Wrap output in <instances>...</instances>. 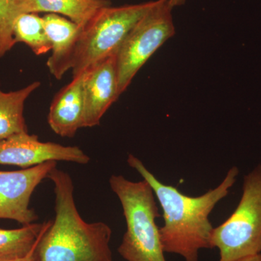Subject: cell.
Here are the masks:
<instances>
[{"mask_svg": "<svg viewBox=\"0 0 261 261\" xmlns=\"http://www.w3.org/2000/svg\"><path fill=\"white\" fill-rule=\"evenodd\" d=\"M211 245L219 249V261L261 253V163L244 176L241 200L233 214L214 228Z\"/></svg>", "mask_w": 261, "mask_h": 261, "instance_id": "5b68a950", "label": "cell"}, {"mask_svg": "<svg viewBox=\"0 0 261 261\" xmlns=\"http://www.w3.org/2000/svg\"><path fill=\"white\" fill-rule=\"evenodd\" d=\"M45 222L23 225L15 229L0 227V261L22 258L29 255L37 244Z\"/></svg>", "mask_w": 261, "mask_h": 261, "instance_id": "5bb4252c", "label": "cell"}, {"mask_svg": "<svg viewBox=\"0 0 261 261\" xmlns=\"http://www.w3.org/2000/svg\"><path fill=\"white\" fill-rule=\"evenodd\" d=\"M42 18L51 43V55L47 66L51 74L61 80L73 67L75 47L82 27L55 13H48Z\"/></svg>", "mask_w": 261, "mask_h": 261, "instance_id": "8fae6325", "label": "cell"}, {"mask_svg": "<svg viewBox=\"0 0 261 261\" xmlns=\"http://www.w3.org/2000/svg\"><path fill=\"white\" fill-rule=\"evenodd\" d=\"M13 38L15 44L24 43L37 56L51 51V43L44 28L43 18L38 13L19 15L13 25Z\"/></svg>", "mask_w": 261, "mask_h": 261, "instance_id": "9a60e30c", "label": "cell"}, {"mask_svg": "<svg viewBox=\"0 0 261 261\" xmlns=\"http://www.w3.org/2000/svg\"><path fill=\"white\" fill-rule=\"evenodd\" d=\"M40 86V82H34L14 92H4L0 89V140L29 132L23 116L24 106Z\"/></svg>", "mask_w": 261, "mask_h": 261, "instance_id": "4fadbf2b", "label": "cell"}, {"mask_svg": "<svg viewBox=\"0 0 261 261\" xmlns=\"http://www.w3.org/2000/svg\"><path fill=\"white\" fill-rule=\"evenodd\" d=\"M48 178L54 184L56 216L46 223L34 261H113L112 230L105 223H87L82 219L70 175L56 167Z\"/></svg>", "mask_w": 261, "mask_h": 261, "instance_id": "7a4b0ae2", "label": "cell"}, {"mask_svg": "<svg viewBox=\"0 0 261 261\" xmlns=\"http://www.w3.org/2000/svg\"><path fill=\"white\" fill-rule=\"evenodd\" d=\"M172 9L168 0H156L122 44L116 55L120 95L151 56L174 36Z\"/></svg>", "mask_w": 261, "mask_h": 261, "instance_id": "8992f818", "label": "cell"}, {"mask_svg": "<svg viewBox=\"0 0 261 261\" xmlns=\"http://www.w3.org/2000/svg\"><path fill=\"white\" fill-rule=\"evenodd\" d=\"M21 14L19 0H0V58L15 46L13 25Z\"/></svg>", "mask_w": 261, "mask_h": 261, "instance_id": "2e32d148", "label": "cell"}, {"mask_svg": "<svg viewBox=\"0 0 261 261\" xmlns=\"http://www.w3.org/2000/svg\"><path fill=\"white\" fill-rule=\"evenodd\" d=\"M46 223H47V222H46ZM45 226H46V224H45ZM44 227H45V226H44ZM43 230H44V229H43ZM41 234H42V233H41ZM40 236H41V235H40ZM39 238H40V237H39ZM38 242H39V240H38ZM38 242H37V243H38ZM37 245H36V246L34 247V249H33L32 251L29 252V255H27V256L22 257V258L15 259V260H8V261H34V251H35V249H36V247H37Z\"/></svg>", "mask_w": 261, "mask_h": 261, "instance_id": "e0dca14e", "label": "cell"}, {"mask_svg": "<svg viewBox=\"0 0 261 261\" xmlns=\"http://www.w3.org/2000/svg\"><path fill=\"white\" fill-rule=\"evenodd\" d=\"M56 161H49L18 171H0V219H10L28 225L38 219L29 207L34 190L47 178Z\"/></svg>", "mask_w": 261, "mask_h": 261, "instance_id": "52a82bcc", "label": "cell"}, {"mask_svg": "<svg viewBox=\"0 0 261 261\" xmlns=\"http://www.w3.org/2000/svg\"><path fill=\"white\" fill-rule=\"evenodd\" d=\"M155 4V1L121 7H104L87 22L77 41L73 77L99 62L116 56L136 24Z\"/></svg>", "mask_w": 261, "mask_h": 261, "instance_id": "277c9868", "label": "cell"}, {"mask_svg": "<svg viewBox=\"0 0 261 261\" xmlns=\"http://www.w3.org/2000/svg\"><path fill=\"white\" fill-rule=\"evenodd\" d=\"M89 161L90 158L76 146L41 142L37 135H29V132L0 140V165L25 169L49 161L85 165Z\"/></svg>", "mask_w": 261, "mask_h": 261, "instance_id": "ba28073f", "label": "cell"}, {"mask_svg": "<svg viewBox=\"0 0 261 261\" xmlns=\"http://www.w3.org/2000/svg\"><path fill=\"white\" fill-rule=\"evenodd\" d=\"M127 162L149 184L162 208L164 225L160 228V232L164 252L180 255L185 261H200V250L213 249L211 236L214 227L209 216L234 185L238 168H230L214 190L198 197H190L160 181L133 154H128Z\"/></svg>", "mask_w": 261, "mask_h": 261, "instance_id": "6da1fadb", "label": "cell"}, {"mask_svg": "<svg viewBox=\"0 0 261 261\" xmlns=\"http://www.w3.org/2000/svg\"><path fill=\"white\" fill-rule=\"evenodd\" d=\"M234 261H261V253L251 255V256L243 257V258L238 259V260Z\"/></svg>", "mask_w": 261, "mask_h": 261, "instance_id": "ac0fdd59", "label": "cell"}, {"mask_svg": "<svg viewBox=\"0 0 261 261\" xmlns=\"http://www.w3.org/2000/svg\"><path fill=\"white\" fill-rule=\"evenodd\" d=\"M168 1L172 8H174V7L181 6V5H185V3H186V0H168Z\"/></svg>", "mask_w": 261, "mask_h": 261, "instance_id": "d6986e66", "label": "cell"}, {"mask_svg": "<svg viewBox=\"0 0 261 261\" xmlns=\"http://www.w3.org/2000/svg\"><path fill=\"white\" fill-rule=\"evenodd\" d=\"M83 91V128H92L99 124L105 113L119 97L116 56L106 58L84 72Z\"/></svg>", "mask_w": 261, "mask_h": 261, "instance_id": "9c48e42d", "label": "cell"}, {"mask_svg": "<svg viewBox=\"0 0 261 261\" xmlns=\"http://www.w3.org/2000/svg\"><path fill=\"white\" fill-rule=\"evenodd\" d=\"M84 72L73 77L51 101L47 121L51 129L63 137H74L83 128L84 99Z\"/></svg>", "mask_w": 261, "mask_h": 261, "instance_id": "30bf717a", "label": "cell"}, {"mask_svg": "<svg viewBox=\"0 0 261 261\" xmlns=\"http://www.w3.org/2000/svg\"><path fill=\"white\" fill-rule=\"evenodd\" d=\"M20 5L22 14L55 13L84 27L98 10L110 6L111 3L108 0H20Z\"/></svg>", "mask_w": 261, "mask_h": 261, "instance_id": "7c38bea8", "label": "cell"}, {"mask_svg": "<svg viewBox=\"0 0 261 261\" xmlns=\"http://www.w3.org/2000/svg\"><path fill=\"white\" fill-rule=\"evenodd\" d=\"M111 190L121 202L126 231L118 252L126 261H166L160 228V217L153 190L147 181H132L113 175Z\"/></svg>", "mask_w": 261, "mask_h": 261, "instance_id": "3957f363", "label": "cell"}]
</instances>
